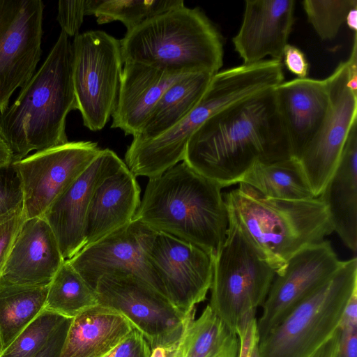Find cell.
Here are the masks:
<instances>
[{
    "instance_id": "6da1fadb",
    "label": "cell",
    "mask_w": 357,
    "mask_h": 357,
    "mask_svg": "<svg viewBox=\"0 0 357 357\" xmlns=\"http://www.w3.org/2000/svg\"><path fill=\"white\" fill-rule=\"evenodd\" d=\"M291 157L274 88L206 120L188 142L183 161L222 188L238 183L256 163Z\"/></svg>"
},
{
    "instance_id": "7a4b0ae2",
    "label": "cell",
    "mask_w": 357,
    "mask_h": 357,
    "mask_svg": "<svg viewBox=\"0 0 357 357\" xmlns=\"http://www.w3.org/2000/svg\"><path fill=\"white\" fill-rule=\"evenodd\" d=\"M221 189L182 161L149 178L132 220L192 243L214 257L229 223Z\"/></svg>"
},
{
    "instance_id": "3957f363",
    "label": "cell",
    "mask_w": 357,
    "mask_h": 357,
    "mask_svg": "<svg viewBox=\"0 0 357 357\" xmlns=\"http://www.w3.org/2000/svg\"><path fill=\"white\" fill-rule=\"evenodd\" d=\"M77 109L72 77V43L63 31L39 70L0 112V135L13 162L67 143L66 117Z\"/></svg>"
},
{
    "instance_id": "277c9868",
    "label": "cell",
    "mask_w": 357,
    "mask_h": 357,
    "mask_svg": "<svg viewBox=\"0 0 357 357\" xmlns=\"http://www.w3.org/2000/svg\"><path fill=\"white\" fill-rule=\"evenodd\" d=\"M238 184L223 197L228 218L238 225L275 274L296 252L323 241L333 231L319 197L273 199L245 183Z\"/></svg>"
},
{
    "instance_id": "5b68a950",
    "label": "cell",
    "mask_w": 357,
    "mask_h": 357,
    "mask_svg": "<svg viewBox=\"0 0 357 357\" xmlns=\"http://www.w3.org/2000/svg\"><path fill=\"white\" fill-rule=\"evenodd\" d=\"M120 43L123 64L215 75L223 63L221 35L197 8L183 6L157 15L126 31Z\"/></svg>"
},
{
    "instance_id": "8992f818",
    "label": "cell",
    "mask_w": 357,
    "mask_h": 357,
    "mask_svg": "<svg viewBox=\"0 0 357 357\" xmlns=\"http://www.w3.org/2000/svg\"><path fill=\"white\" fill-rule=\"evenodd\" d=\"M228 219L225 238L213 257L208 305L237 335L262 307L275 272L238 225Z\"/></svg>"
},
{
    "instance_id": "52a82bcc",
    "label": "cell",
    "mask_w": 357,
    "mask_h": 357,
    "mask_svg": "<svg viewBox=\"0 0 357 357\" xmlns=\"http://www.w3.org/2000/svg\"><path fill=\"white\" fill-rule=\"evenodd\" d=\"M357 289V259L346 260L326 282L299 303L259 340L260 357H309L339 328Z\"/></svg>"
},
{
    "instance_id": "ba28073f",
    "label": "cell",
    "mask_w": 357,
    "mask_h": 357,
    "mask_svg": "<svg viewBox=\"0 0 357 357\" xmlns=\"http://www.w3.org/2000/svg\"><path fill=\"white\" fill-rule=\"evenodd\" d=\"M123 63L120 40L103 31L79 33L72 43V77L83 124L102 130L114 111Z\"/></svg>"
},
{
    "instance_id": "9c48e42d",
    "label": "cell",
    "mask_w": 357,
    "mask_h": 357,
    "mask_svg": "<svg viewBox=\"0 0 357 357\" xmlns=\"http://www.w3.org/2000/svg\"><path fill=\"white\" fill-rule=\"evenodd\" d=\"M98 305L127 318L142 333L151 349L174 344L181 338L190 314L181 312L169 299L132 274L105 275L98 281Z\"/></svg>"
},
{
    "instance_id": "30bf717a",
    "label": "cell",
    "mask_w": 357,
    "mask_h": 357,
    "mask_svg": "<svg viewBox=\"0 0 357 357\" xmlns=\"http://www.w3.org/2000/svg\"><path fill=\"white\" fill-rule=\"evenodd\" d=\"M101 150L93 142H68L13 162L22 185L25 218L42 217Z\"/></svg>"
},
{
    "instance_id": "8fae6325",
    "label": "cell",
    "mask_w": 357,
    "mask_h": 357,
    "mask_svg": "<svg viewBox=\"0 0 357 357\" xmlns=\"http://www.w3.org/2000/svg\"><path fill=\"white\" fill-rule=\"evenodd\" d=\"M44 3L0 0V112L32 77L40 59Z\"/></svg>"
},
{
    "instance_id": "7c38bea8",
    "label": "cell",
    "mask_w": 357,
    "mask_h": 357,
    "mask_svg": "<svg viewBox=\"0 0 357 357\" xmlns=\"http://www.w3.org/2000/svg\"><path fill=\"white\" fill-rule=\"evenodd\" d=\"M157 232L132 220L98 241L84 246L68 261L95 291L101 277L125 273L142 279L167 296L161 281L148 261V252Z\"/></svg>"
},
{
    "instance_id": "4fadbf2b",
    "label": "cell",
    "mask_w": 357,
    "mask_h": 357,
    "mask_svg": "<svg viewBox=\"0 0 357 357\" xmlns=\"http://www.w3.org/2000/svg\"><path fill=\"white\" fill-rule=\"evenodd\" d=\"M347 61L341 62L326 79L329 107L315 137L297 159L315 197L333 174L353 124L357 121V93L348 86Z\"/></svg>"
},
{
    "instance_id": "5bb4252c",
    "label": "cell",
    "mask_w": 357,
    "mask_h": 357,
    "mask_svg": "<svg viewBox=\"0 0 357 357\" xmlns=\"http://www.w3.org/2000/svg\"><path fill=\"white\" fill-rule=\"evenodd\" d=\"M328 240L294 255L275 274L262 313L257 321L259 340L282 321L305 297L330 279L344 264Z\"/></svg>"
},
{
    "instance_id": "9a60e30c",
    "label": "cell",
    "mask_w": 357,
    "mask_h": 357,
    "mask_svg": "<svg viewBox=\"0 0 357 357\" xmlns=\"http://www.w3.org/2000/svg\"><path fill=\"white\" fill-rule=\"evenodd\" d=\"M148 261L167 298L183 314L206 299L212 281L213 257L201 248L158 231Z\"/></svg>"
},
{
    "instance_id": "2e32d148",
    "label": "cell",
    "mask_w": 357,
    "mask_h": 357,
    "mask_svg": "<svg viewBox=\"0 0 357 357\" xmlns=\"http://www.w3.org/2000/svg\"><path fill=\"white\" fill-rule=\"evenodd\" d=\"M294 0H246L243 19L233 38L235 50L245 65L266 56L282 61L294 23Z\"/></svg>"
},
{
    "instance_id": "e0dca14e",
    "label": "cell",
    "mask_w": 357,
    "mask_h": 357,
    "mask_svg": "<svg viewBox=\"0 0 357 357\" xmlns=\"http://www.w3.org/2000/svg\"><path fill=\"white\" fill-rule=\"evenodd\" d=\"M117 156L109 149H102L43 215L65 260L72 258L84 247L86 215L93 189Z\"/></svg>"
},
{
    "instance_id": "ac0fdd59",
    "label": "cell",
    "mask_w": 357,
    "mask_h": 357,
    "mask_svg": "<svg viewBox=\"0 0 357 357\" xmlns=\"http://www.w3.org/2000/svg\"><path fill=\"white\" fill-rule=\"evenodd\" d=\"M65 261L43 217L26 219L0 277L1 285L45 287Z\"/></svg>"
},
{
    "instance_id": "d6986e66",
    "label": "cell",
    "mask_w": 357,
    "mask_h": 357,
    "mask_svg": "<svg viewBox=\"0 0 357 357\" xmlns=\"http://www.w3.org/2000/svg\"><path fill=\"white\" fill-rule=\"evenodd\" d=\"M140 202L136 176L117 156L93 189L86 215L84 246L131 222Z\"/></svg>"
},
{
    "instance_id": "ffe728a7",
    "label": "cell",
    "mask_w": 357,
    "mask_h": 357,
    "mask_svg": "<svg viewBox=\"0 0 357 357\" xmlns=\"http://www.w3.org/2000/svg\"><path fill=\"white\" fill-rule=\"evenodd\" d=\"M275 92L291 155L298 159L326 117L329 107L326 81L296 78L283 82L275 88Z\"/></svg>"
},
{
    "instance_id": "44dd1931",
    "label": "cell",
    "mask_w": 357,
    "mask_h": 357,
    "mask_svg": "<svg viewBox=\"0 0 357 357\" xmlns=\"http://www.w3.org/2000/svg\"><path fill=\"white\" fill-rule=\"evenodd\" d=\"M187 74L140 63H125L111 127L121 130L126 135H138L164 92Z\"/></svg>"
},
{
    "instance_id": "7402d4cb",
    "label": "cell",
    "mask_w": 357,
    "mask_h": 357,
    "mask_svg": "<svg viewBox=\"0 0 357 357\" xmlns=\"http://www.w3.org/2000/svg\"><path fill=\"white\" fill-rule=\"evenodd\" d=\"M333 231L354 252L357 250V121L348 135L339 162L318 197Z\"/></svg>"
},
{
    "instance_id": "603a6c76",
    "label": "cell",
    "mask_w": 357,
    "mask_h": 357,
    "mask_svg": "<svg viewBox=\"0 0 357 357\" xmlns=\"http://www.w3.org/2000/svg\"><path fill=\"white\" fill-rule=\"evenodd\" d=\"M133 328L123 314L97 305L73 318L60 357H104Z\"/></svg>"
},
{
    "instance_id": "cb8c5ba5",
    "label": "cell",
    "mask_w": 357,
    "mask_h": 357,
    "mask_svg": "<svg viewBox=\"0 0 357 357\" xmlns=\"http://www.w3.org/2000/svg\"><path fill=\"white\" fill-rule=\"evenodd\" d=\"M213 75L188 73L164 92L139 133L133 140L154 139L181 121L198 103Z\"/></svg>"
},
{
    "instance_id": "d4e9b609",
    "label": "cell",
    "mask_w": 357,
    "mask_h": 357,
    "mask_svg": "<svg viewBox=\"0 0 357 357\" xmlns=\"http://www.w3.org/2000/svg\"><path fill=\"white\" fill-rule=\"evenodd\" d=\"M239 183L273 199L305 200L315 197L299 161L293 157L269 163H256Z\"/></svg>"
},
{
    "instance_id": "484cf974",
    "label": "cell",
    "mask_w": 357,
    "mask_h": 357,
    "mask_svg": "<svg viewBox=\"0 0 357 357\" xmlns=\"http://www.w3.org/2000/svg\"><path fill=\"white\" fill-rule=\"evenodd\" d=\"M47 289L48 286L0 284L1 353L44 309Z\"/></svg>"
},
{
    "instance_id": "4316f807",
    "label": "cell",
    "mask_w": 357,
    "mask_h": 357,
    "mask_svg": "<svg viewBox=\"0 0 357 357\" xmlns=\"http://www.w3.org/2000/svg\"><path fill=\"white\" fill-rule=\"evenodd\" d=\"M97 305L96 291L65 260L48 285L44 309L74 318Z\"/></svg>"
},
{
    "instance_id": "83f0119b",
    "label": "cell",
    "mask_w": 357,
    "mask_h": 357,
    "mask_svg": "<svg viewBox=\"0 0 357 357\" xmlns=\"http://www.w3.org/2000/svg\"><path fill=\"white\" fill-rule=\"evenodd\" d=\"M185 6L183 0H86V15L103 24L120 21L133 29L145 21Z\"/></svg>"
},
{
    "instance_id": "f1b7e54d",
    "label": "cell",
    "mask_w": 357,
    "mask_h": 357,
    "mask_svg": "<svg viewBox=\"0 0 357 357\" xmlns=\"http://www.w3.org/2000/svg\"><path fill=\"white\" fill-rule=\"evenodd\" d=\"M195 314H190L181 338L180 357H205L238 338L208 305L197 319Z\"/></svg>"
},
{
    "instance_id": "f546056e",
    "label": "cell",
    "mask_w": 357,
    "mask_h": 357,
    "mask_svg": "<svg viewBox=\"0 0 357 357\" xmlns=\"http://www.w3.org/2000/svg\"><path fill=\"white\" fill-rule=\"evenodd\" d=\"M67 318L43 309L0 357H33L47 343Z\"/></svg>"
},
{
    "instance_id": "4dcf8cb0",
    "label": "cell",
    "mask_w": 357,
    "mask_h": 357,
    "mask_svg": "<svg viewBox=\"0 0 357 357\" xmlns=\"http://www.w3.org/2000/svg\"><path fill=\"white\" fill-rule=\"evenodd\" d=\"M308 22L324 40L333 39L345 23L356 0H305L302 2Z\"/></svg>"
},
{
    "instance_id": "1f68e13d",
    "label": "cell",
    "mask_w": 357,
    "mask_h": 357,
    "mask_svg": "<svg viewBox=\"0 0 357 357\" xmlns=\"http://www.w3.org/2000/svg\"><path fill=\"white\" fill-rule=\"evenodd\" d=\"M23 206V192L19 176L11 165L0 169V218Z\"/></svg>"
},
{
    "instance_id": "d6a6232c",
    "label": "cell",
    "mask_w": 357,
    "mask_h": 357,
    "mask_svg": "<svg viewBox=\"0 0 357 357\" xmlns=\"http://www.w3.org/2000/svg\"><path fill=\"white\" fill-rule=\"evenodd\" d=\"M86 0L59 1L56 20L61 31L68 37H75L86 15Z\"/></svg>"
},
{
    "instance_id": "836d02e7",
    "label": "cell",
    "mask_w": 357,
    "mask_h": 357,
    "mask_svg": "<svg viewBox=\"0 0 357 357\" xmlns=\"http://www.w3.org/2000/svg\"><path fill=\"white\" fill-rule=\"evenodd\" d=\"M26 220L23 206L0 225V277L20 228Z\"/></svg>"
},
{
    "instance_id": "e575fe53",
    "label": "cell",
    "mask_w": 357,
    "mask_h": 357,
    "mask_svg": "<svg viewBox=\"0 0 357 357\" xmlns=\"http://www.w3.org/2000/svg\"><path fill=\"white\" fill-rule=\"evenodd\" d=\"M104 357H151L150 345L140 331H132Z\"/></svg>"
},
{
    "instance_id": "d590c367",
    "label": "cell",
    "mask_w": 357,
    "mask_h": 357,
    "mask_svg": "<svg viewBox=\"0 0 357 357\" xmlns=\"http://www.w3.org/2000/svg\"><path fill=\"white\" fill-rule=\"evenodd\" d=\"M237 336L239 340L237 357H260L256 318L249 321L240 330Z\"/></svg>"
},
{
    "instance_id": "8d00e7d4",
    "label": "cell",
    "mask_w": 357,
    "mask_h": 357,
    "mask_svg": "<svg viewBox=\"0 0 357 357\" xmlns=\"http://www.w3.org/2000/svg\"><path fill=\"white\" fill-rule=\"evenodd\" d=\"M282 60L287 68L298 78L307 77L309 64L305 54L300 49L288 44L284 49Z\"/></svg>"
},
{
    "instance_id": "74e56055",
    "label": "cell",
    "mask_w": 357,
    "mask_h": 357,
    "mask_svg": "<svg viewBox=\"0 0 357 357\" xmlns=\"http://www.w3.org/2000/svg\"><path fill=\"white\" fill-rule=\"evenodd\" d=\"M73 318H67L47 343L33 357H60Z\"/></svg>"
},
{
    "instance_id": "f35d334b",
    "label": "cell",
    "mask_w": 357,
    "mask_h": 357,
    "mask_svg": "<svg viewBox=\"0 0 357 357\" xmlns=\"http://www.w3.org/2000/svg\"><path fill=\"white\" fill-rule=\"evenodd\" d=\"M337 357H357V326H340Z\"/></svg>"
},
{
    "instance_id": "ab89813d",
    "label": "cell",
    "mask_w": 357,
    "mask_h": 357,
    "mask_svg": "<svg viewBox=\"0 0 357 357\" xmlns=\"http://www.w3.org/2000/svg\"><path fill=\"white\" fill-rule=\"evenodd\" d=\"M340 331L339 328L335 333L309 357H337L339 343H340Z\"/></svg>"
},
{
    "instance_id": "60d3db41",
    "label": "cell",
    "mask_w": 357,
    "mask_h": 357,
    "mask_svg": "<svg viewBox=\"0 0 357 357\" xmlns=\"http://www.w3.org/2000/svg\"><path fill=\"white\" fill-rule=\"evenodd\" d=\"M349 70L348 86L351 90L357 93V35L354 33L351 54L347 60Z\"/></svg>"
},
{
    "instance_id": "b9f144b4",
    "label": "cell",
    "mask_w": 357,
    "mask_h": 357,
    "mask_svg": "<svg viewBox=\"0 0 357 357\" xmlns=\"http://www.w3.org/2000/svg\"><path fill=\"white\" fill-rule=\"evenodd\" d=\"M239 349L238 338L227 346L213 351L205 357H237Z\"/></svg>"
},
{
    "instance_id": "7bdbcfd3",
    "label": "cell",
    "mask_w": 357,
    "mask_h": 357,
    "mask_svg": "<svg viewBox=\"0 0 357 357\" xmlns=\"http://www.w3.org/2000/svg\"><path fill=\"white\" fill-rule=\"evenodd\" d=\"M13 162V152L8 144L0 135V169L10 166Z\"/></svg>"
},
{
    "instance_id": "ee69618b",
    "label": "cell",
    "mask_w": 357,
    "mask_h": 357,
    "mask_svg": "<svg viewBox=\"0 0 357 357\" xmlns=\"http://www.w3.org/2000/svg\"><path fill=\"white\" fill-rule=\"evenodd\" d=\"M356 18L357 7H355L349 11L345 20V23H347L349 28L353 30L354 33H356L357 30Z\"/></svg>"
},
{
    "instance_id": "f6af8a7d",
    "label": "cell",
    "mask_w": 357,
    "mask_h": 357,
    "mask_svg": "<svg viewBox=\"0 0 357 357\" xmlns=\"http://www.w3.org/2000/svg\"><path fill=\"white\" fill-rule=\"evenodd\" d=\"M17 212V211H16ZM15 212V213H16ZM15 213L11 214V215H7V216H4V217H1L0 218V225L1 223H3L4 221H6V220H8V218H10L13 215H14Z\"/></svg>"
},
{
    "instance_id": "bcb514c9",
    "label": "cell",
    "mask_w": 357,
    "mask_h": 357,
    "mask_svg": "<svg viewBox=\"0 0 357 357\" xmlns=\"http://www.w3.org/2000/svg\"><path fill=\"white\" fill-rule=\"evenodd\" d=\"M1 354V343H0V355Z\"/></svg>"
}]
</instances>
